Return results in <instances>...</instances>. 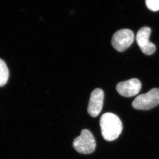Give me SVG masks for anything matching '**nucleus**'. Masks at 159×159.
I'll list each match as a JSON object with an SVG mask.
<instances>
[{"label": "nucleus", "instance_id": "1", "mask_svg": "<svg viewBox=\"0 0 159 159\" xmlns=\"http://www.w3.org/2000/svg\"><path fill=\"white\" fill-rule=\"evenodd\" d=\"M100 126L102 137L107 141L117 139L123 130V124L120 118L112 113H106L102 116Z\"/></svg>", "mask_w": 159, "mask_h": 159}, {"label": "nucleus", "instance_id": "2", "mask_svg": "<svg viewBox=\"0 0 159 159\" xmlns=\"http://www.w3.org/2000/svg\"><path fill=\"white\" fill-rule=\"evenodd\" d=\"M75 150L82 154H90L94 152L96 142L91 132L88 129H83L79 137L74 140Z\"/></svg>", "mask_w": 159, "mask_h": 159}, {"label": "nucleus", "instance_id": "3", "mask_svg": "<svg viewBox=\"0 0 159 159\" xmlns=\"http://www.w3.org/2000/svg\"><path fill=\"white\" fill-rule=\"evenodd\" d=\"M159 104V89L154 88L146 94L138 96L132 102L137 110H148Z\"/></svg>", "mask_w": 159, "mask_h": 159}, {"label": "nucleus", "instance_id": "4", "mask_svg": "<svg viewBox=\"0 0 159 159\" xmlns=\"http://www.w3.org/2000/svg\"><path fill=\"white\" fill-rule=\"evenodd\" d=\"M134 35L129 29H122L116 32L111 41L113 48L119 52H123L127 49L134 42Z\"/></svg>", "mask_w": 159, "mask_h": 159}, {"label": "nucleus", "instance_id": "5", "mask_svg": "<svg viewBox=\"0 0 159 159\" xmlns=\"http://www.w3.org/2000/svg\"><path fill=\"white\" fill-rule=\"evenodd\" d=\"M151 32L150 27L144 26L139 31L136 37L138 45L142 52L147 55L153 54L156 50V46L149 40Z\"/></svg>", "mask_w": 159, "mask_h": 159}, {"label": "nucleus", "instance_id": "6", "mask_svg": "<svg viewBox=\"0 0 159 159\" xmlns=\"http://www.w3.org/2000/svg\"><path fill=\"white\" fill-rule=\"evenodd\" d=\"M141 87L140 80L134 78L119 83L116 88L120 95L125 97H131L137 95L140 92Z\"/></svg>", "mask_w": 159, "mask_h": 159}, {"label": "nucleus", "instance_id": "7", "mask_svg": "<svg viewBox=\"0 0 159 159\" xmlns=\"http://www.w3.org/2000/svg\"><path fill=\"white\" fill-rule=\"evenodd\" d=\"M104 99V91L102 89H95L92 92L88 107V112L92 117H97L100 114L103 107Z\"/></svg>", "mask_w": 159, "mask_h": 159}, {"label": "nucleus", "instance_id": "8", "mask_svg": "<svg viewBox=\"0 0 159 159\" xmlns=\"http://www.w3.org/2000/svg\"><path fill=\"white\" fill-rule=\"evenodd\" d=\"M9 78V70L5 62L0 59V87L5 85Z\"/></svg>", "mask_w": 159, "mask_h": 159}, {"label": "nucleus", "instance_id": "9", "mask_svg": "<svg viewBox=\"0 0 159 159\" xmlns=\"http://www.w3.org/2000/svg\"><path fill=\"white\" fill-rule=\"evenodd\" d=\"M145 2L149 9L153 12L159 11V0H145Z\"/></svg>", "mask_w": 159, "mask_h": 159}]
</instances>
